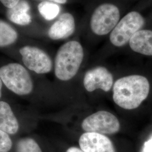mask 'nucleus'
Wrapping results in <instances>:
<instances>
[{"label": "nucleus", "mask_w": 152, "mask_h": 152, "mask_svg": "<svg viewBox=\"0 0 152 152\" xmlns=\"http://www.w3.org/2000/svg\"><path fill=\"white\" fill-rule=\"evenodd\" d=\"M20 0H0L1 3L6 8L11 9L16 6Z\"/></svg>", "instance_id": "18"}, {"label": "nucleus", "mask_w": 152, "mask_h": 152, "mask_svg": "<svg viewBox=\"0 0 152 152\" xmlns=\"http://www.w3.org/2000/svg\"><path fill=\"white\" fill-rule=\"evenodd\" d=\"M131 49L141 54L152 56V31L140 30L129 41Z\"/></svg>", "instance_id": "11"}, {"label": "nucleus", "mask_w": 152, "mask_h": 152, "mask_svg": "<svg viewBox=\"0 0 152 152\" xmlns=\"http://www.w3.org/2000/svg\"><path fill=\"white\" fill-rule=\"evenodd\" d=\"M120 17L119 9L114 5L104 4L98 6L91 18L92 32L99 36L107 34L116 26Z\"/></svg>", "instance_id": "5"}, {"label": "nucleus", "mask_w": 152, "mask_h": 152, "mask_svg": "<svg viewBox=\"0 0 152 152\" xmlns=\"http://www.w3.org/2000/svg\"><path fill=\"white\" fill-rule=\"evenodd\" d=\"M80 148L85 152H115L112 141L105 135L86 132L79 139Z\"/></svg>", "instance_id": "9"}, {"label": "nucleus", "mask_w": 152, "mask_h": 152, "mask_svg": "<svg viewBox=\"0 0 152 152\" xmlns=\"http://www.w3.org/2000/svg\"><path fill=\"white\" fill-rule=\"evenodd\" d=\"M22 61L30 71L37 74H46L53 68L51 58L45 51L36 46H25L19 50Z\"/></svg>", "instance_id": "7"}, {"label": "nucleus", "mask_w": 152, "mask_h": 152, "mask_svg": "<svg viewBox=\"0 0 152 152\" xmlns=\"http://www.w3.org/2000/svg\"><path fill=\"white\" fill-rule=\"evenodd\" d=\"M47 1L53 2L56 4H64L67 2V0H47Z\"/></svg>", "instance_id": "20"}, {"label": "nucleus", "mask_w": 152, "mask_h": 152, "mask_svg": "<svg viewBox=\"0 0 152 152\" xmlns=\"http://www.w3.org/2000/svg\"><path fill=\"white\" fill-rule=\"evenodd\" d=\"M16 152H42L38 143L33 139L31 137H24L17 142Z\"/></svg>", "instance_id": "16"}, {"label": "nucleus", "mask_w": 152, "mask_h": 152, "mask_svg": "<svg viewBox=\"0 0 152 152\" xmlns=\"http://www.w3.org/2000/svg\"><path fill=\"white\" fill-rule=\"evenodd\" d=\"M83 58L81 45L71 41L63 45L57 51L55 59V75L61 81L70 80L76 76Z\"/></svg>", "instance_id": "2"}, {"label": "nucleus", "mask_w": 152, "mask_h": 152, "mask_svg": "<svg viewBox=\"0 0 152 152\" xmlns=\"http://www.w3.org/2000/svg\"><path fill=\"white\" fill-rule=\"evenodd\" d=\"M12 142L9 134L0 130V152H9L11 150Z\"/></svg>", "instance_id": "17"}, {"label": "nucleus", "mask_w": 152, "mask_h": 152, "mask_svg": "<svg viewBox=\"0 0 152 152\" xmlns=\"http://www.w3.org/2000/svg\"><path fill=\"white\" fill-rule=\"evenodd\" d=\"M0 77L6 87L18 95H26L32 92V79L27 69L22 64L11 63L0 68Z\"/></svg>", "instance_id": "3"}, {"label": "nucleus", "mask_w": 152, "mask_h": 152, "mask_svg": "<svg viewBox=\"0 0 152 152\" xmlns=\"http://www.w3.org/2000/svg\"><path fill=\"white\" fill-rule=\"evenodd\" d=\"M31 5L27 0H20L19 2L7 11L9 20L17 25L26 26L32 22V16L29 13Z\"/></svg>", "instance_id": "13"}, {"label": "nucleus", "mask_w": 152, "mask_h": 152, "mask_svg": "<svg viewBox=\"0 0 152 152\" xmlns=\"http://www.w3.org/2000/svg\"><path fill=\"white\" fill-rule=\"evenodd\" d=\"M66 152H85L82 150L81 148L77 147H72L68 148Z\"/></svg>", "instance_id": "19"}, {"label": "nucleus", "mask_w": 152, "mask_h": 152, "mask_svg": "<svg viewBox=\"0 0 152 152\" xmlns=\"http://www.w3.org/2000/svg\"><path fill=\"white\" fill-rule=\"evenodd\" d=\"M144 22L143 17L139 12L132 11L128 13L117 23L110 33L111 43L117 47L125 46L140 31Z\"/></svg>", "instance_id": "4"}, {"label": "nucleus", "mask_w": 152, "mask_h": 152, "mask_svg": "<svg viewBox=\"0 0 152 152\" xmlns=\"http://www.w3.org/2000/svg\"><path fill=\"white\" fill-rule=\"evenodd\" d=\"M81 126L86 132L112 135L120 130V123L114 114L107 111L101 110L85 118Z\"/></svg>", "instance_id": "6"}, {"label": "nucleus", "mask_w": 152, "mask_h": 152, "mask_svg": "<svg viewBox=\"0 0 152 152\" xmlns=\"http://www.w3.org/2000/svg\"><path fill=\"white\" fill-rule=\"evenodd\" d=\"M113 83V75L103 66H98L87 71L83 78L84 87L88 92L97 89L108 92L110 90Z\"/></svg>", "instance_id": "8"}, {"label": "nucleus", "mask_w": 152, "mask_h": 152, "mask_svg": "<svg viewBox=\"0 0 152 152\" xmlns=\"http://www.w3.org/2000/svg\"><path fill=\"white\" fill-rule=\"evenodd\" d=\"M2 81L1 80V78L0 77V98H1L2 95Z\"/></svg>", "instance_id": "21"}, {"label": "nucleus", "mask_w": 152, "mask_h": 152, "mask_svg": "<svg viewBox=\"0 0 152 152\" xmlns=\"http://www.w3.org/2000/svg\"><path fill=\"white\" fill-rule=\"evenodd\" d=\"M150 84L144 76L131 75L122 77L114 83L113 99L122 108L131 110L138 108L147 99Z\"/></svg>", "instance_id": "1"}, {"label": "nucleus", "mask_w": 152, "mask_h": 152, "mask_svg": "<svg viewBox=\"0 0 152 152\" xmlns=\"http://www.w3.org/2000/svg\"><path fill=\"white\" fill-rule=\"evenodd\" d=\"M40 15L46 20H52L58 15L60 11V7L57 4L44 1L40 2L37 6Z\"/></svg>", "instance_id": "15"}, {"label": "nucleus", "mask_w": 152, "mask_h": 152, "mask_svg": "<svg viewBox=\"0 0 152 152\" xmlns=\"http://www.w3.org/2000/svg\"><path fill=\"white\" fill-rule=\"evenodd\" d=\"M19 125L10 105L5 102L0 101V130L9 135L18 132Z\"/></svg>", "instance_id": "12"}, {"label": "nucleus", "mask_w": 152, "mask_h": 152, "mask_svg": "<svg viewBox=\"0 0 152 152\" xmlns=\"http://www.w3.org/2000/svg\"><path fill=\"white\" fill-rule=\"evenodd\" d=\"M19 34L7 22L0 19V48H5L14 44Z\"/></svg>", "instance_id": "14"}, {"label": "nucleus", "mask_w": 152, "mask_h": 152, "mask_svg": "<svg viewBox=\"0 0 152 152\" xmlns=\"http://www.w3.org/2000/svg\"><path fill=\"white\" fill-rule=\"evenodd\" d=\"M75 30V21L73 15L68 12L62 14L48 31L49 37L58 40L68 38Z\"/></svg>", "instance_id": "10"}]
</instances>
